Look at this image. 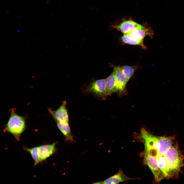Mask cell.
Instances as JSON below:
<instances>
[{"label": "cell", "mask_w": 184, "mask_h": 184, "mask_svg": "<svg viewBox=\"0 0 184 184\" xmlns=\"http://www.w3.org/2000/svg\"><path fill=\"white\" fill-rule=\"evenodd\" d=\"M66 101H63L62 105L56 109L53 110L49 108L48 110L55 122L69 123V118L66 107Z\"/></svg>", "instance_id": "cell-6"}, {"label": "cell", "mask_w": 184, "mask_h": 184, "mask_svg": "<svg viewBox=\"0 0 184 184\" xmlns=\"http://www.w3.org/2000/svg\"><path fill=\"white\" fill-rule=\"evenodd\" d=\"M164 155L168 178L177 176L183 166L184 159L178 147L173 144Z\"/></svg>", "instance_id": "cell-2"}, {"label": "cell", "mask_w": 184, "mask_h": 184, "mask_svg": "<svg viewBox=\"0 0 184 184\" xmlns=\"http://www.w3.org/2000/svg\"><path fill=\"white\" fill-rule=\"evenodd\" d=\"M131 38L135 40L143 39L147 35L152 37L153 32L150 28H146L145 27L140 29L135 30L128 33L124 34Z\"/></svg>", "instance_id": "cell-10"}, {"label": "cell", "mask_w": 184, "mask_h": 184, "mask_svg": "<svg viewBox=\"0 0 184 184\" xmlns=\"http://www.w3.org/2000/svg\"><path fill=\"white\" fill-rule=\"evenodd\" d=\"M158 139L160 146L157 156L164 154L173 144L172 137H159Z\"/></svg>", "instance_id": "cell-12"}, {"label": "cell", "mask_w": 184, "mask_h": 184, "mask_svg": "<svg viewBox=\"0 0 184 184\" xmlns=\"http://www.w3.org/2000/svg\"><path fill=\"white\" fill-rule=\"evenodd\" d=\"M106 78L93 80L84 88L85 93H91L96 97L105 99L107 96L106 92Z\"/></svg>", "instance_id": "cell-4"}, {"label": "cell", "mask_w": 184, "mask_h": 184, "mask_svg": "<svg viewBox=\"0 0 184 184\" xmlns=\"http://www.w3.org/2000/svg\"><path fill=\"white\" fill-rule=\"evenodd\" d=\"M144 163L150 168L153 173L156 182H159L165 178L164 175L159 168L157 163V156H151L144 153Z\"/></svg>", "instance_id": "cell-5"}, {"label": "cell", "mask_w": 184, "mask_h": 184, "mask_svg": "<svg viewBox=\"0 0 184 184\" xmlns=\"http://www.w3.org/2000/svg\"><path fill=\"white\" fill-rule=\"evenodd\" d=\"M57 126L63 135L66 141L70 143L75 142L73 138L69 123L55 122Z\"/></svg>", "instance_id": "cell-11"}, {"label": "cell", "mask_w": 184, "mask_h": 184, "mask_svg": "<svg viewBox=\"0 0 184 184\" xmlns=\"http://www.w3.org/2000/svg\"><path fill=\"white\" fill-rule=\"evenodd\" d=\"M22 149L25 151L28 152L30 154L34 162V166L40 163L38 153V146L30 148L23 146Z\"/></svg>", "instance_id": "cell-15"}, {"label": "cell", "mask_w": 184, "mask_h": 184, "mask_svg": "<svg viewBox=\"0 0 184 184\" xmlns=\"http://www.w3.org/2000/svg\"><path fill=\"white\" fill-rule=\"evenodd\" d=\"M19 30L18 29L17 30V31H18V32H19Z\"/></svg>", "instance_id": "cell-18"}, {"label": "cell", "mask_w": 184, "mask_h": 184, "mask_svg": "<svg viewBox=\"0 0 184 184\" xmlns=\"http://www.w3.org/2000/svg\"><path fill=\"white\" fill-rule=\"evenodd\" d=\"M121 39L124 43L132 45H140L143 49H145L146 47L144 44L143 40H135L133 39L125 34L122 37Z\"/></svg>", "instance_id": "cell-16"}, {"label": "cell", "mask_w": 184, "mask_h": 184, "mask_svg": "<svg viewBox=\"0 0 184 184\" xmlns=\"http://www.w3.org/2000/svg\"><path fill=\"white\" fill-rule=\"evenodd\" d=\"M116 79L114 72L106 78V92L107 96L115 92Z\"/></svg>", "instance_id": "cell-14"}, {"label": "cell", "mask_w": 184, "mask_h": 184, "mask_svg": "<svg viewBox=\"0 0 184 184\" xmlns=\"http://www.w3.org/2000/svg\"><path fill=\"white\" fill-rule=\"evenodd\" d=\"M120 67L122 72L129 80L133 75L135 67L128 65H124Z\"/></svg>", "instance_id": "cell-17"}, {"label": "cell", "mask_w": 184, "mask_h": 184, "mask_svg": "<svg viewBox=\"0 0 184 184\" xmlns=\"http://www.w3.org/2000/svg\"><path fill=\"white\" fill-rule=\"evenodd\" d=\"M140 137L144 144L145 153L149 155L158 153L160 146L158 137L150 134L144 128L141 129Z\"/></svg>", "instance_id": "cell-3"}, {"label": "cell", "mask_w": 184, "mask_h": 184, "mask_svg": "<svg viewBox=\"0 0 184 184\" xmlns=\"http://www.w3.org/2000/svg\"><path fill=\"white\" fill-rule=\"evenodd\" d=\"M135 179L127 177L123 173L121 170H120L117 173L102 181V182L103 184H117Z\"/></svg>", "instance_id": "cell-13"}, {"label": "cell", "mask_w": 184, "mask_h": 184, "mask_svg": "<svg viewBox=\"0 0 184 184\" xmlns=\"http://www.w3.org/2000/svg\"><path fill=\"white\" fill-rule=\"evenodd\" d=\"M58 142L51 144H44L38 146V155L40 163L44 162L57 152L56 145Z\"/></svg>", "instance_id": "cell-7"}, {"label": "cell", "mask_w": 184, "mask_h": 184, "mask_svg": "<svg viewBox=\"0 0 184 184\" xmlns=\"http://www.w3.org/2000/svg\"><path fill=\"white\" fill-rule=\"evenodd\" d=\"M16 111L15 108L10 110V116L7 122L4 125L3 132L10 134L18 142L22 134L27 129L26 121L28 115L21 116L16 113Z\"/></svg>", "instance_id": "cell-1"}, {"label": "cell", "mask_w": 184, "mask_h": 184, "mask_svg": "<svg viewBox=\"0 0 184 184\" xmlns=\"http://www.w3.org/2000/svg\"><path fill=\"white\" fill-rule=\"evenodd\" d=\"M113 27L125 34L136 29H140L144 27L131 20H125L119 24Z\"/></svg>", "instance_id": "cell-9"}, {"label": "cell", "mask_w": 184, "mask_h": 184, "mask_svg": "<svg viewBox=\"0 0 184 184\" xmlns=\"http://www.w3.org/2000/svg\"><path fill=\"white\" fill-rule=\"evenodd\" d=\"M116 79L115 92L121 93L124 90L129 80L119 67H115L113 71Z\"/></svg>", "instance_id": "cell-8"}]
</instances>
